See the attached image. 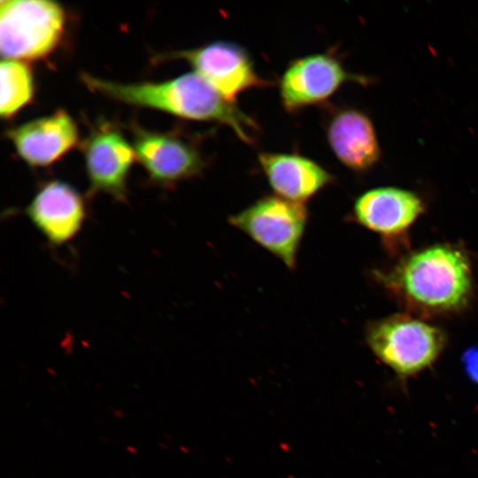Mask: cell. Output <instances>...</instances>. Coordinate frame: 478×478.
Segmentation results:
<instances>
[{
	"label": "cell",
	"instance_id": "277c9868",
	"mask_svg": "<svg viewBox=\"0 0 478 478\" xmlns=\"http://www.w3.org/2000/svg\"><path fill=\"white\" fill-rule=\"evenodd\" d=\"M0 51L3 58L36 60L60 42L66 24L61 4L49 0L0 2Z\"/></svg>",
	"mask_w": 478,
	"mask_h": 478
},
{
	"label": "cell",
	"instance_id": "9c48e42d",
	"mask_svg": "<svg viewBox=\"0 0 478 478\" xmlns=\"http://www.w3.org/2000/svg\"><path fill=\"white\" fill-rule=\"evenodd\" d=\"M367 84L369 79L352 73L333 52H320L292 60L283 72L280 96L283 107L296 113L326 102L347 82Z\"/></svg>",
	"mask_w": 478,
	"mask_h": 478
},
{
	"label": "cell",
	"instance_id": "2e32d148",
	"mask_svg": "<svg viewBox=\"0 0 478 478\" xmlns=\"http://www.w3.org/2000/svg\"><path fill=\"white\" fill-rule=\"evenodd\" d=\"M461 362L469 381L478 385V346L467 348L462 353Z\"/></svg>",
	"mask_w": 478,
	"mask_h": 478
},
{
	"label": "cell",
	"instance_id": "d6986e66",
	"mask_svg": "<svg viewBox=\"0 0 478 478\" xmlns=\"http://www.w3.org/2000/svg\"><path fill=\"white\" fill-rule=\"evenodd\" d=\"M99 439L100 441L104 442V443H107V439L104 436H99Z\"/></svg>",
	"mask_w": 478,
	"mask_h": 478
},
{
	"label": "cell",
	"instance_id": "8992f818",
	"mask_svg": "<svg viewBox=\"0 0 478 478\" xmlns=\"http://www.w3.org/2000/svg\"><path fill=\"white\" fill-rule=\"evenodd\" d=\"M129 129L136 159L155 184L170 187L205 169V157L193 136L177 130H150L135 121Z\"/></svg>",
	"mask_w": 478,
	"mask_h": 478
},
{
	"label": "cell",
	"instance_id": "4fadbf2b",
	"mask_svg": "<svg viewBox=\"0 0 478 478\" xmlns=\"http://www.w3.org/2000/svg\"><path fill=\"white\" fill-rule=\"evenodd\" d=\"M326 136L334 155L351 170L366 171L381 157L374 127L369 117L357 109H333L326 122Z\"/></svg>",
	"mask_w": 478,
	"mask_h": 478
},
{
	"label": "cell",
	"instance_id": "5bb4252c",
	"mask_svg": "<svg viewBox=\"0 0 478 478\" xmlns=\"http://www.w3.org/2000/svg\"><path fill=\"white\" fill-rule=\"evenodd\" d=\"M258 164L278 197L304 204L334 181L320 164L296 153L263 151Z\"/></svg>",
	"mask_w": 478,
	"mask_h": 478
},
{
	"label": "cell",
	"instance_id": "3957f363",
	"mask_svg": "<svg viewBox=\"0 0 478 478\" xmlns=\"http://www.w3.org/2000/svg\"><path fill=\"white\" fill-rule=\"evenodd\" d=\"M366 342L382 363L405 380L436 361L446 337L437 327L410 315L395 314L371 324Z\"/></svg>",
	"mask_w": 478,
	"mask_h": 478
},
{
	"label": "cell",
	"instance_id": "e0dca14e",
	"mask_svg": "<svg viewBox=\"0 0 478 478\" xmlns=\"http://www.w3.org/2000/svg\"><path fill=\"white\" fill-rule=\"evenodd\" d=\"M112 413L119 420H123L125 417L124 412L120 409H113Z\"/></svg>",
	"mask_w": 478,
	"mask_h": 478
},
{
	"label": "cell",
	"instance_id": "52a82bcc",
	"mask_svg": "<svg viewBox=\"0 0 478 478\" xmlns=\"http://www.w3.org/2000/svg\"><path fill=\"white\" fill-rule=\"evenodd\" d=\"M155 59L187 62L194 72L232 102L247 89L268 85L257 73L248 50L233 42L215 41L197 48L163 53Z\"/></svg>",
	"mask_w": 478,
	"mask_h": 478
},
{
	"label": "cell",
	"instance_id": "6da1fadb",
	"mask_svg": "<svg viewBox=\"0 0 478 478\" xmlns=\"http://www.w3.org/2000/svg\"><path fill=\"white\" fill-rule=\"evenodd\" d=\"M92 92L131 106L164 112L189 120L228 127L243 142H255L257 122L196 72L163 81L119 82L82 73Z\"/></svg>",
	"mask_w": 478,
	"mask_h": 478
},
{
	"label": "cell",
	"instance_id": "5b68a950",
	"mask_svg": "<svg viewBox=\"0 0 478 478\" xmlns=\"http://www.w3.org/2000/svg\"><path fill=\"white\" fill-rule=\"evenodd\" d=\"M229 223L279 258L289 268L297 264L306 222L304 204L278 196L264 197L228 218Z\"/></svg>",
	"mask_w": 478,
	"mask_h": 478
},
{
	"label": "cell",
	"instance_id": "ba28073f",
	"mask_svg": "<svg viewBox=\"0 0 478 478\" xmlns=\"http://www.w3.org/2000/svg\"><path fill=\"white\" fill-rule=\"evenodd\" d=\"M89 195L104 193L119 202L127 198V179L136 159L132 143L109 121H99L81 141Z\"/></svg>",
	"mask_w": 478,
	"mask_h": 478
},
{
	"label": "cell",
	"instance_id": "30bf717a",
	"mask_svg": "<svg viewBox=\"0 0 478 478\" xmlns=\"http://www.w3.org/2000/svg\"><path fill=\"white\" fill-rule=\"evenodd\" d=\"M25 212L51 245L60 246L81 231L87 208L84 197L73 185L50 180L38 189Z\"/></svg>",
	"mask_w": 478,
	"mask_h": 478
},
{
	"label": "cell",
	"instance_id": "9a60e30c",
	"mask_svg": "<svg viewBox=\"0 0 478 478\" xmlns=\"http://www.w3.org/2000/svg\"><path fill=\"white\" fill-rule=\"evenodd\" d=\"M0 76V115L3 119H10L33 99V73L29 66L22 60L3 58Z\"/></svg>",
	"mask_w": 478,
	"mask_h": 478
},
{
	"label": "cell",
	"instance_id": "8fae6325",
	"mask_svg": "<svg viewBox=\"0 0 478 478\" xmlns=\"http://www.w3.org/2000/svg\"><path fill=\"white\" fill-rule=\"evenodd\" d=\"M17 155L31 167L52 165L79 143V129L63 109L7 130Z\"/></svg>",
	"mask_w": 478,
	"mask_h": 478
},
{
	"label": "cell",
	"instance_id": "7c38bea8",
	"mask_svg": "<svg viewBox=\"0 0 478 478\" xmlns=\"http://www.w3.org/2000/svg\"><path fill=\"white\" fill-rule=\"evenodd\" d=\"M423 211V202L414 192L379 187L356 199L353 216L363 227L385 238H393L405 234Z\"/></svg>",
	"mask_w": 478,
	"mask_h": 478
},
{
	"label": "cell",
	"instance_id": "7a4b0ae2",
	"mask_svg": "<svg viewBox=\"0 0 478 478\" xmlns=\"http://www.w3.org/2000/svg\"><path fill=\"white\" fill-rule=\"evenodd\" d=\"M374 274L406 307L423 315L459 312L473 291L468 258L449 244L415 251L389 271Z\"/></svg>",
	"mask_w": 478,
	"mask_h": 478
},
{
	"label": "cell",
	"instance_id": "ffe728a7",
	"mask_svg": "<svg viewBox=\"0 0 478 478\" xmlns=\"http://www.w3.org/2000/svg\"><path fill=\"white\" fill-rule=\"evenodd\" d=\"M158 445L161 447V448H164V449H166V445L163 443H159Z\"/></svg>",
	"mask_w": 478,
	"mask_h": 478
},
{
	"label": "cell",
	"instance_id": "ac0fdd59",
	"mask_svg": "<svg viewBox=\"0 0 478 478\" xmlns=\"http://www.w3.org/2000/svg\"><path fill=\"white\" fill-rule=\"evenodd\" d=\"M127 451H129L131 454H137V450L133 445H127Z\"/></svg>",
	"mask_w": 478,
	"mask_h": 478
}]
</instances>
